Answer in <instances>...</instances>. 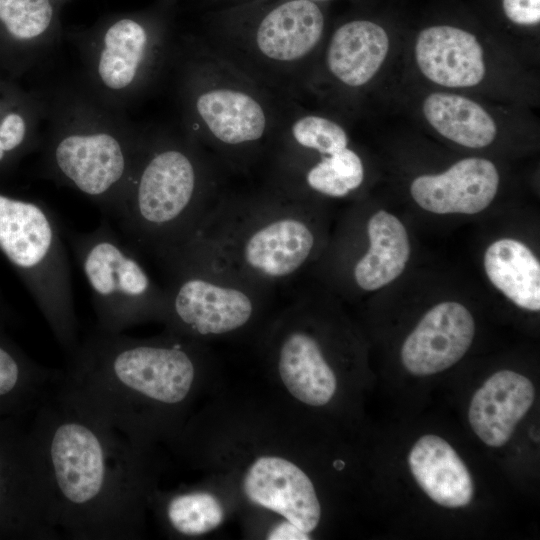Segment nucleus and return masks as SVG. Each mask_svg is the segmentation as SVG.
I'll return each mask as SVG.
<instances>
[{
    "mask_svg": "<svg viewBox=\"0 0 540 540\" xmlns=\"http://www.w3.org/2000/svg\"><path fill=\"white\" fill-rule=\"evenodd\" d=\"M266 538L270 540H308L310 534L303 532L293 523L284 520L270 529Z\"/></svg>",
    "mask_w": 540,
    "mask_h": 540,
    "instance_id": "c85d7f7f",
    "label": "nucleus"
},
{
    "mask_svg": "<svg viewBox=\"0 0 540 540\" xmlns=\"http://www.w3.org/2000/svg\"><path fill=\"white\" fill-rule=\"evenodd\" d=\"M165 1H172V0H165Z\"/></svg>",
    "mask_w": 540,
    "mask_h": 540,
    "instance_id": "473e14b6",
    "label": "nucleus"
},
{
    "mask_svg": "<svg viewBox=\"0 0 540 540\" xmlns=\"http://www.w3.org/2000/svg\"><path fill=\"white\" fill-rule=\"evenodd\" d=\"M0 322V418L34 412L53 392L60 369L41 365L23 351Z\"/></svg>",
    "mask_w": 540,
    "mask_h": 540,
    "instance_id": "4be33fe9",
    "label": "nucleus"
},
{
    "mask_svg": "<svg viewBox=\"0 0 540 540\" xmlns=\"http://www.w3.org/2000/svg\"><path fill=\"white\" fill-rule=\"evenodd\" d=\"M44 95L43 176L81 193L111 217L128 186L147 129L98 102L80 84Z\"/></svg>",
    "mask_w": 540,
    "mask_h": 540,
    "instance_id": "39448f33",
    "label": "nucleus"
},
{
    "mask_svg": "<svg viewBox=\"0 0 540 540\" xmlns=\"http://www.w3.org/2000/svg\"><path fill=\"white\" fill-rule=\"evenodd\" d=\"M490 282L517 306L540 309V263L531 250L514 239L492 243L484 255Z\"/></svg>",
    "mask_w": 540,
    "mask_h": 540,
    "instance_id": "393cba45",
    "label": "nucleus"
},
{
    "mask_svg": "<svg viewBox=\"0 0 540 540\" xmlns=\"http://www.w3.org/2000/svg\"><path fill=\"white\" fill-rule=\"evenodd\" d=\"M408 464L417 484L435 503L460 508L472 501L471 474L443 438L432 434L420 437L409 452Z\"/></svg>",
    "mask_w": 540,
    "mask_h": 540,
    "instance_id": "aec40b11",
    "label": "nucleus"
},
{
    "mask_svg": "<svg viewBox=\"0 0 540 540\" xmlns=\"http://www.w3.org/2000/svg\"><path fill=\"white\" fill-rule=\"evenodd\" d=\"M309 1L317 2V1H327V0H309Z\"/></svg>",
    "mask_w": 540,
    "mask_h": 540,
    "instance_id": "2f4dec72",
    "label": "nucleus"
},
{
    "mask_svg": "<svg viewBox=\"0 0 540 540\" xmlns=\"http://www.w3.org/2000/svg\"><path fill=\"white\" fill-rule=\"evenodd\" d=\"M156 261L166 276L162 321L184 338L238 333L256 321L273 294L195 238Z\"/></svg>",
    "mask_w": 540,
    "mask_h": 540,
    "instance_id": "6e6552de",
    "label": "nucleus"
},
{
    "mask_svg": "<svg viewBox=\"0 0 540 540\" xmlns=\"http://www.w3.org/2000/svg\"><path fill=\"white\" fill-rule=\"evenodd\" d=\"M499 174L483 158H466L437 175H422L410 186L414 201L437 213L475 214L487 208L496 196Z\"/></svg>",
    "mask_w": 540,
    "mask_h": 540,
    "instance_id": "f3484780",
    "label": "nucleus"
},
{
    "mask_svg": "<svg viewBox=\"0 0 540 540\" xmlns=\"http://www.w3.org/2000/svg\"><path fill=\"white\" fill-rule=\"evenodd\" d=\"M19 419L0 418V540H56L41 458Z\"/></svg>",
    "mask_w": 540,
    "mask_h": 540,
    "instance_id": "f8f14e48",
    "label": "nucleus"
},
{
    "mask_svg": "<svg viewBox=\"0 0 540 540\" xmlns=\"http://www.w3.org/2000/svg\"><path fill=\"white\" fill-rule=\"evenodd\" d=\"M367 251L353 264L352 280L363 291H374L395 280L410 255L408 234L393 214L375 212L367 221Z\"/></svg>",
    "mask_w": 540,
    "mask_h": 540,
    "instance_id": "b1692460",
    "label": "nucleus"
},
{
    "mask_svg": "<svg viewBox=\"0 0 540 540\" xmlns=\"http://www.w3.org/2000/svg\"><path fill=\"white\" fill-rule=\"evenodd\" d=\"M0 251L29 290L66 355L78 345L63 229L44 202L0 191Z\"/></svg>",
    "mask_w": 540,
    "mask_h": 540,
    "instance_id": "9d476101",
    "label": "nucleus"
},
{
    "mask_svg": "<svg viewBox=\"0 0 540 540\" xmlns=\"http://www.w3.org/2000/svg\"><path fill=\"white\" fill-rule=\"evenodd\" d=\"M226 171L187 134L147 130L111 215L123 239L155 260L188 242L227 189Z\"/></svg>",
    "mask_w": 540,
    "mask_h": 540,
    "instance_id": "7ed1b4c3",
    "label": "nucleus"
},
{
    "mask_svg": "<svg viewBox=\"0 0 540 540\" xmlns=\"http://www.w3.org/2000/svg\"><path fill=\"white\" fill-rule=\"evenodd\" d=\"M12 318L11 311L0 295V322L6 323Z\"/></svg>",
    "mask_w": 540,
    "mask_h": 540,
    "instance_id": "c756f323",
    "label": "nucleus"
},
{
    "mask_svg": "<svg viewBox=\"0 0 540 540\" xmlns=\"http://www.w3.org/2000/svg\"><path fill=\"white\" fill-rule=\"evenodd\" d=\"M64 36L78 51L80 85L101 104L124 113L172 65L177 44L167 19L151 10L107 15Z\"/></svg>",
    "mask_w": 540,
    "mask_h": 540,
    "instance_id": "0eeeda50",
    "label": "nucleus"
},
{
    "mask_svg": "<svg viewBox=\"0 0 540 540\" xmlns=\"http://www.w3.org/2000/svg\"><path fill=\"white\" fill-rule=\"evenodd\" d=\"M29 429L61 535L139 538L153 480L147 447L77 412L53 392L34 411Z\"/></svg>",
    "mask_w": 540,
    "mask_h": 540,
    "instance_id": "f257e3e1",
    "label": "nucleus"
},
{
    "mask_svg": "<svg viewBox=\"0 0 540 540\" xmlns=\"http://www.w3.org/2000/svg\"><path fill=\"white\" fill-rule=\"evenodd\" d=\"M61 7L67 3L69 0H55Z\"/></svg>",
    "mask_w": 540,
    "mask_h": 540,
    "instance_id": "7c9ffc66",
    "label": "nucleus"
},
{
    "mask_svg": "<svg viewBox=\"0 0 540 540\" xmlns=\"http://www.w3.org/2000/svg\"><path fill=\"white\" fill-rule=\"evenodd\" d=\"M389 45V37L380 25L369 20L349 21L331 36L325 52V68L346 87L364 86L380 69Z\"/></svg>",
    "mask_w": 540,
    "mask_h": 540,
    "instance_id": "412c9836",
    "label": "nucleus"
},
{
    "mask_svg": "<svg viewBox=\"0 0 540 540\" xmlns=\"http://www.w3.org/2000/svg\"><path fill=\"white\" fill-rule=\"evenodd\" d=\"M182 130L226 171L259 166L289 102L211 54L199 41L177 43Z\"/></svg>",
    "mask_w": 540,
    "mask_h": 540,
    "instance_id": "20e7f679",
    "label": "nucleus"
},
{
    "mask_svg": "<svg viewBox=\"0 0 540 540\" xmlns=\"http://www.w3.org/2000/svg\"><path fill=\"white\" fill-rule=\"evenodd\" d=\"M325 18L316 2L282 0L248 23L228 24L199 41L211 54L279 99L296 102Z\"/></svg>",
    "mask_w": 540,
    "mask_h": 540,
    "instance_id": "1a4fd4ad",
    "label": "nucleus"
},
{
    "mask_svg": "<svg viewBox=\"0 0 540 540\" xmlns=\"http://www.w3.org/2000/svg\"><path fill=\"white\" fill-rule=\"evenodd\" d=\"M269 342L279 378L292 397L312 407L324 406L333 398L336 375L310 330L301 299L283 312Z\"/></svg>",
    "mask_w": 540,
    "mask_h": 540,
    "instance_id": "ddd939ff",
    "label": "nucleus"
},
{
    "mask_svg": "<svg viewBox=\"0 0 540 540\" xmlns=\"http://www.w3.org/2000/svg\"><path fill=\"white\" fill-rule=\"evenodd\" d=\"M504 13L513 23L533 25L540 21V0H502Z\"/></svg>",
    "mask_w": 540,
    "mask_h": 540,
    "instance_id": "cd10ccee",
    "label": "nucleus"
},
{
    "mask_svg": "<svg viewBox=\"0 0 540 540\" xmlns=\"http://www.w3.org/2000/svg\"><path fill=\"white\" fill-rule=\"evenodd\" d=\"M534 399L535 388L527 377L511 370L498 371L471 399L468 411L471 428L486 445L503 446Z\"/></svg>",
    "mask_w": 540,
    "mask_h": 540,
    "instance_id": "6ab92c4d",
    "label": "nucleus"
},
{
    "mask_svg": "<svg viewBox=\"0 0 540 540\" xmlns=\"http://www.w3.org/2000/svg\"><path fill=\"white\" fill-rule=\"evenodd\" d=\"M243 491L252 503L280 514L310 534L319 524L321 506L309 476L289 459L263 455L243 477Z\"/></svg>",
    "mask_w": 540,
    "mask_h": 540,
    "instance_id": "2eb2a0df",
    "label": "nucleus"
},
{
    "mask_svg": "<svg viewBox=\"0 0 540 540\" xmlns=\"http://www.w3.org/2000/svg\"><path fill=\"white\" fill-rule=\"evenodd\" d=\"M46 107L44 93L0 80V174L40 148Z\"/></svg>",
    "mask_w": 540,
    "mask_h": 540,
    "instance_id": "5701e85b",
    "label": "nucleus"
},
{
    "mask_svg": "<svg viewBox=\"0 0 540 540\" xmlns=\"http://www.w3.org/2000/svg\"><path fill=\"white\" fill-rule=\"evenodd\" d=\"M55 0H0V67L20 76L43 62L64 37Z\"/></svg>",
    "mask_w": 540,
    "mask_h": 540,
    "instance_id": "4468645a",
    "label": "nucleus"
},
{
    "mask_svg": "<svg viewBox=\"0 0 540 540\" xmlns=\"http://www.w3.org/2000/svg\"><path fill=\"white\" fill-rule=\"evenodd\" d=\"M67 238L89 285L97 328L123 333L146 321L163 320L164 286L153 280L139 253L107 219L90 232H70Z\"/></svg>",
    "mask_w": 540,
    "mask_h": 540,
    "instance_id": "9b49d317",
    "label": "nucleus"
},
{
    "mask_svg": "<svg viewBox=\"0 0 540 540\" xmlns=\"http://www.w3.org/2000/svg\"><path fill=\"white\" fill-rule=\"evenodd\" d=\"M66 356L53 395L144 447L175 428L200 370L194 340L168 331L139 339L95 326Z\"/></svg>",
    "mask_w": 540,
    "mask_h": 540,
    "instance_id": "f03ea898",
    "label": "nucleus"
},
{
    "mask_svg": "<svg viewBox=\"0 0 540 540\" xmlns=\"http://www.w3.org/2000/svg\"><path fill=\"white\" fill-rule=\"evenodd\" d=\"M415 58L427 79L445 87L475 86L486 73L477 38L457 27L442 25L422 30L416 40Z\"/></svg>",
    "mask_w": 540,
    "mask_h": 540,
    "instance_id": "a211bd4d",
    "label": "nucleus"
},
{
    "mask_svg": "<svg viewBox=\"0 0 540 540\" xmlns=\"http://www.w3.org/2000/svg\"><path fill=\"white\" fill-rule=\"evenodd\" d=\"M147 504L157 506L164 525L178 536L196 537L221 525L224 509L212 493L188 489L168 495L150 492Z\"/></svg>",
    "mask_w": 540,
    "mask_h": 540,
    "instance_id": "bb28decb",
    "label": "nucleus"
},
{
    "mask_svg": "<svg viewBox=\"0 0 540 540\" xmlns=\"http://www.w3.org/2000/svg\"><path fill=\"white\" fill-rule=\"evenodd\" d=\"M474 333V319L466 307L453 301L439 303L405 339L401 361L416 376L439 373L465 355Z\"/></svg>",
    "mask_w": 540,
    "mask_h": 540,
    "instance_id": "dca6fc26",
    "label": "nucleus"
},
{
    "mask_svg": "<svg viewBox=\"0 0 540 540\" xmlns=\"http://www.w3.org/2000/svg\"><path fill=\"white\" fill-rule=\"evenodd\" d=\"M192 238L244 276L274 289L313 261L321 230L310 202L264 186L242 192L227 188Z\"/></svg>",
    "mask_w": 540,
    "mask_h": 540,
    "instance_id": "423d86ee",
    "label": "nucleus"
},
{
    "mask_svg": "<svg viewBox=\"0 0 540 540\" xmlns=\"http://www.w3.org/2000/svg\"><path fill=\"white\" fill-rule=\"evenodd\" d=\"M423 113L439 134L468 148L486 147L496 137V124L490 114L464 96L432 93L424 100Z\"/></svg>",
    "mask_w": 540,
    "mask_h": 540,
    "instance_id": "a878e982",
    "label": "nucleus"
}]
</instances>
